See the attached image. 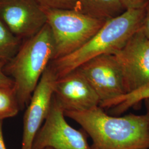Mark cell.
I'll return each mask as SVG.
<instances>
[{"label": "cell", "mask_w": 149, "mask_h": 149, "mask_svg": "<svg viewBox=\"0 0 149 149\" xmlns=\"http://www.w3.org/2000/svg\"><path fill=\"white\" fill-rule=\"evenodd\" d=\"M92 140V149H149L145 114L110 116L100 106L84 111H65Z\"/></svg>", "instance_id": "6da1fadb"}, {"label": "cell", "mask_w": 149, "mask_h": 149, "mask_svg": "<svg viewBox=\"0 0 149 149\" xmlns=\"http://www.w3.org/2000/svg\"><path fill=\"white\" fill-rule=\"evenodd\" d=\"M145 8L125 10L107 20L99 31L81 47L64 57L53 60L50 65L57 78L63 77L93 58L113 54L119 50L141 29Z\"/></svg>", "instance_id": "7a4b0ae2"}, {"label": "cell", "mask_w": 149, "mask_h": 149, "mask_svg": "<svg viewBox=\"0 0 149 149\" xmlns=\"http://www.w3.org/2000/svg\"><path fill=\"white\" fill-rule=\"evenodd\" d=\"M54 43L48 24L22 44L15 56L5 65L3 71L14 83L20 110L27 106L44 71L53 60Z\"/></svg>", "instance_id": "3957f363"}, {"label": "cell", "mask_w": 149, "mask_h": 149, "mask_svg": "<svg viewBox=\"0 0 149 149\" xmlns=\"http://www.w3.org/2000/svg\"><path fill=\"white\" fill-rule=\"evenodd\" d=\"M44 9L53 38V60L72 53L81 47L106 21L74 10Z\"/></svg>", "instance_id": "277c9868"}, {"label": "cell", "mask_w": 149, "mask_h": 149, "mask_svg": "<svg viewBox=\"0 0 149 149\" xmlns=\"http://www.w3.org/2000/svg\"><path fill=\"white\" fill-rule=\"evenodd\" d=\"M65 117L63 108L53 95L48 116L34 138L32 149H92L85 132L72 127Z\"/></svg>", "instance_id": "5b68a950"}, {"label": "cell", "mask_w": 149, "mask_h": 149, "mask_svg": "<svg viewBox=\"0 0 149 149\" xmlns=\"http://www.w3.org/2000/svg\"><path fill=\"white\" fill-rule=\"evenodd\" d=\"M112 55L122 72L125 94L149 83V39L141 29Z\"/></svg>", "instance_id": "8992f818"}, {"label": "cell", "mask_w": 149, "mask_h": 149, "mask_svg": "<svg viewBox=\"0 0 149 149\" xmlns=\"http://www.w3.org/2000/svg\"><path fill=\"white\" fill-rule=\"evenodd\" d=\"M0 20L21 40L34 36L47 24L44 9L36 0H0Z\"/></svg>", "instance_id": "52a82bcc"}, {"label": "cell", "mask_w": 149, "mask_h": 149, "mask_svg": "<svg viewBox=\"0 0 149 149\" xmlns=\"http://www.w3.org/2000/svg\"><path fill=\"white\" fill-rule=\"evenodd\" d=\"M57 79L49 64L33 91L24 114L21 149H32L34 138L48 116Z\"/></svg>", "instance_id": "ba28073f"}, {"label": "cell", "mask_w": 149, "mask_h": 149, "mask_svg": "<svg viewBox=\"0 0 149 149\" xmlns=\"http://www.w3.org/2000/svg\"><path fill=\"white\" fill-rule=\"evenodd\" d=\"M78 69L96 92L101 103L125 94L122 72L112 54L93 58Z\"/></svg>", "instance_id": "9c48e42d"}, {"label": "cell", "mask_w": 149, "mask_h": 149, "mask_svg": "<svg viewBox=\"0 0 149 149\" xmlns=\"http://www.w3.org/2000/svg\"><path fill=\"white\" fill-rule=\"evenodd\" d=\"M54 96L65 111H84L100 106L101 101L79 69L58 79Z\"/></svg>", "instance_id": "30bf717a"}, {"label": "cell", "mask_w": 149, "mask_h": 149, "mask_svg": "<svg viewBox=\"0 0 149 149\" xmlns=\"http://www.w3.org/2000/svg\"><path fill=\"white\" fill-rule=\"evenodd\" d=\"M123 8L120 0H77L74 10L107 21L121 14Z\"/></svg>", "instance_id": "8fae6325"}, {"label": "cell", "mask_w": 149, "mask_h": 149, "mask_svg": "<svg viewBox=\"0 0 149 149\" xmlns=\"http://www.w3.org/2000/svg\"><path fill=\"white\" fill-rule=\"evenodd\" d=\"M149 98V83L133 92L102 102L100 106L111 111L114 116H120L145 100Z\"/></svg>", "instance_id": "7c38bea8"}, {"label": "cell", "mask_w": 149, "mask_h": 149, "mask_svg": "<svg viewBox=\"0 0 149 149\" xmlns=\"http://www.w3.org/2000/svg\"><path fill=\"white\" fill-rule=\"evenodd\" d=\"M22 40L17 37L0 20V62L7 63L21 47Z\"/></svg>", "instance_id": "4fadbf2b"}, {"label": "cell", "mask_w": 149, "mask_h": 149, "mask_svg": "<svg viewBox=\"0 0 149 149\" xmlns=\"http://www.w3.org/2000/svg\"><path fill=\"white\" fill-rule=\"evenodd\" d=\"M19 111L13 87L0 86V120L16 116Z\"/></svg>", "instance_id": "5bb4252c"}, {"label": "cell", "mask_w": 149, "mask_h": 149, "mask_svg": "<svg viewBox=\"0 0 149 149\" xmlns=\"http://www.w3.org/2000/svg\"><path fill=\"white\" fill-rule=\"evenodd\" d=\"M44 8L75 10L77 0H36Z\"/></svg>", "instance_id": "9a60e30c"}, {"label": "cell", "mask_w": 149, "mask_h": 149, "mask_svg": "<svg viewBox=\"0 0 149 149\" xmlns=\"http://www.w3.org/2000/svg\"><path fill=\"white\" fill-rule=\"evenodd\" d=\"M123 7L125 10H139L146 7L149 0H120Z\"/></svg>", "instance_id": "2e32d148"}, {"label": "cell", "mask_w": 149, "mask_h": 149, "mask_svg": "<svg viewBox=\"0 0 149 149\" xmlns=\"http://www.w3.org/2000/svg\"><path fill=\"white\" fill-rule=\"evenodd\" d=\"M6 64V63L0 62V86L13 87V80L4 72L3 68Z\"/></svg>", "instance_id": "e0dca14e"}, {"label": "cell", "mask_w": 149, "mask_h": 149, "mask_svg": "<svg viewBox=\"0 0 149 149\" xmlns=\"http://www.w3.org/2000/svg\"><path fill=\"white\" fill-rule=\"evenodd\" d=\"M141 29L145 36L149 39V2L145 8V14Z\"/></svg>", "instance_id": "ac0fdd59"}, {"label": "cell", "mask_w": 149, "mask_h": 149, "mask_svg": "<svg viewBox=\"0 0 149 149\" xmlns=\"http://www.w3.org/2000/svg\"><path fill=\"white\" fill-rule=\"evenodd\" d=\"M3 121L0 120V149H7L6 147L3 135Z\"/></svg>", "instance_id": "d6986e66"}, {"label": "cell", "mask_w": 149, "mask_h": 149, "mask_svg": "<svg viewBox=\"0 0 149 149\" xmlns=\"http://www.w3.org/2000/svg\"><path fill=\"white\" fill-rule=\"evenodd\" d=\"M144 104L146 108V116L147 117V120H148V127L149 129V98L146 99L144 101Z\"/></svg>", "instance_id": "ffe728a7"}, {"label": "cell", "mask_w": 149, "mask_h": 149, "mask_svg": "<svg viewBox=\"0 0 149 149\" xmlns=\"http://www.w3.org/2000/svg\"><path fill=\"white\" fill-rule=\"evenodd\" d=\"M42 149H54L53 148H49V147H48V148H43Z\"/></svg>", "instance_id": "44dd1931"}]
</instances>
